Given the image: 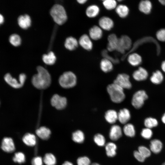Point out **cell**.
Returning <instances> with one entry per match:
<instances>
[{
  "label": "cell",
  "instance_id": "51",
  "mask_svg": "<svg viewBox=\"0 0 165 165\" xmlns=\"http://www.w3.org/2000/svg\"><path fill=\"white\" fill-rule=\"evenodd\" d=\"M3 17L1 14H0V23L1 24L3 23Z\"/></svg>",
  "mask_w": 165,
  "mask_h": 165
},
{
  "label": "cell",
  "instance_id": "23",
  "mask_svg": "<svg viewBox=\"0 0 165 165\" xmlns=\"http://www.w3.org/2000/svg\"><path fill=\"white\" fill-rule=\"evenodd\" d=\"M163 147V144L159 140L154 139L151 140L150 144L151 151L155 154H158L161 151Z\"/></svg>",
  "mask_w": 165,
  "mask_h": 165
},
{
  "label": "cell",
  "instance_id": "5",
  "mask_svg": "<svg viewBox=\"0 0 165 165\" xmlns=\"http://www.w3.org/2000/svg\"><path fill=\"white\" fill-rule=\"evenodd\" d=\"M148 98V95L144 90H138L133 96L131 102L132 105L135 108L140 109L142 107L145 101Z\"/></svg>",
  "mask_w": 165,
  "mask_h": 165
},
{
  "label": "cell",
  "instance_id": "45",
  "mask_svg": "<svg viewBox=\"0 0 165 165\" xmlns=\"http://www.w3.org/2000/svg\"><path fill=\"white\" fill-rule=\"evenodd\" d=\"M134 157L138 161L141 162H143L145 158L138 151H135L134 152Z\"/></svg>",
  "mask_w": 165,
  "mask_h": 165
},
{
  "label": "cell",
  "instance_id": "48",
  "mask_svg": "<svg viewBox=\"0 0 165 165\" xmlns=\"http://www.w3.org/2000/svg\"><path fill=\"white\" fill-rule=\"evenodd\" d=\"M161 68L163 71L165 73V61H163L162 63Z\"/></svg>",
  "mask_w": 165,
  "mask_h": 165
},
{
  "label": "cell",
  "instance_id": "40",
  "mask_svg": "<svg viewBox=\"0 0 165 165\" xmlns=\"http://www.w3.org/2000/svg\"><path fill=\"white\" fill-rule=\"evenodd\" d=\"M138 151L145 158L150 156L151 154L150 150L144 146H139Z\"/></svg>",
  "mask_w": 165,
  "mask_h": 165
},
{
  "label": "cell",
  "instance_id": "19",
  "mask_svg": "<svg viewBox=\"0 0 165 165\" xmlns=\"http://www.w3.org/2000/svg\"><path fill=\"white\" fill-rule=\"evenodd\" d=\"M4 79L5 81L9 85L15 88H19L21 87L24 84L20 82H18L15 78H13L9 73L6 74L4 76Z\"/></svg>",
  "mask_w": 165,
  "mask_h": 165
},
{
  "label": "cell",
  "instance_id": "35",
  "mask_svg": "<svg viewBox=\"0 0 165 165\" xmlns=\"http://www.w3.org/2000/svg\"><path fill=\"white\" fill-rule=\"evenodd\" d=\"M102 2L105 8L108 10L116 9L117 6V2L115 0H105L103 1Z\"/></svg>",
  "mask_w": 165,
  "mask_h": 165
},
{
  "label": "cell",
  "instance_id": "26",
  "mask_svg": "<svg viewBox=\"0 0 165 165\" xmlns=\"http://www.w3.org/2000/svg\"><path fill=\"white\" fill-rule=\"evenodd\" d=\"M100 67L101 70L104 72H110L113 69V63L109 60L103 58L101 61Z\"/></svg>",
  "mask_w": 165,
  "mask_h": 165
},
{
  "label": "cell",
  "instance_id": "8",
  "mask_svg": "<svg viewBox=\"0 0 165 165\" xmlns=\"http://www.w3.org/2000/svg\"><path fill=\"white\" fill-rule=\"evenodd\" d=\"M51 104L53 106L57 109L61 110L66 107L67 104V100L65 97L55 94L51 98Z\"/></svg>",
  "mask_w": 165,
  "mask_h": 165
},
{
  "label": "cell",
  "instance_id": "24",
  "mask_svg": "<svg viewBox=\"0 0 165 165\" xmlns=\"http://www.w3.org/2000/svg\"><path fill=\"white\" fill-rule=\"evenodd\" d=\"M105 117L109 123H114L118 119V113L114 110H109L105 112Z\"/></svg>",
  "mask_w": 165,
  "mask_h": 165
},
{
  "label": "cell",
  "instance_id": "12",
  "mask_svg": "<svg viewBox=\"0 0 165 165\" xmlns=\"http://www.w3.org/2000/svg\"><path fill=\"white\" fill-rule=\"evenodd\" d=\"M148 75L147 70L144 68L141 67L134 71L132 74L133 79L138 81H143L146 80Z\"/></svg>",
  "mask_w": 165,
  "mask_h": 165
},
{
  "label": "cell",
  "instance_id": "43",
  "mask_svg": "<svg viewBox=\"0 0 165 165\" xmlns=\"http://www.w3.org/2000/svg\"><path fill=\"white\" fill-rule=\"evenodd\" d=\"M78 165H90L91 161L90 159L86 156L80 157L77 160Z\"/></svg>",
  "mask_w": 165,
  "mask_h": 165
},
{
  "label": "cell",
  "instance_id": "39",
  "mask_svg": "<svg viewBox=\"0 0 165 165\" xmlns=\"http://www.w3.org/2000/svg\"><path fill=\"white\" fill-rule=\"evenodd\" d=\"M152 134V131L151 129L146 127L143 129L141 133V136L146 139L151 138Z\"/></svg>",
  "mask_w": 165,
  "mask_h": 165
},
{
  "label": "cell",
  "instance_id": "27",
  "mask_svg": "<svg viewBox=\"0 0 165 165\" xmlns=\"http://www.w3.org/2000/svg\"><path fill=\"white\" fill-rule=\"evenodd\" d=\"M115 11L119 17L125 18L128 15L129 9L127 6L123 4H120L117 5L115 9Z\"/></svg>",
  "mask_w": 165,
  "mask_h": 165
},
{
  "label": "cell",
  "instance_id": "52",
  "mask_svg": "<svg viewBox=\"0 0 165 165\" xmlns=\"http://www.w3.org/2000/svg\"><path fill=\"white\" fill-rule=\"evenodd\" d=\"M159 2L162 5H165V0H160Z\"/></svg>",
  "mask_w": 165,
  "mask_h": 165
},
{
  "label": "cell",
  "instance_id": "34",
  "mask_svg": "<svg viewBox=\"0 0 165 165\" xmlns=\"http://www.w3.org/2000/svg\"><path fill=\"white\" fill-rule=\"evenodd\" d=\"M144 124L146 127L151 129L156 127L158 124V122L156 119L152 117H148L145 119Z\"/></svg>",
  "mask_w": 165,
  "mask_h": 165
},
{
  "label": "cell",
  "instance_id": "41",
  "mask_svg": "<svg viewBox=\"0 0 165 165\" xmlns=\"http://www.w3.org/2000/svg\"><path fill=\"white\" fill-rule=\"evenodd\" d=\"M107 50H103L101 52V54L104 58H106L110 61L113 64H117L119 62V60L117 58H115L109 55Z\"/></svg>",
  "mask_w": 165,
  "mask_h": 165
},
{
  "label": "cell",
  "instance_id": "3",
  "mask_svg": "<svg viewBox=\"0 0 165 165\" xmlns=\"http://www.w3.org/2000/svg\"><path fill=\"white\" fill-rule=\"evenodd\" d=\"M50 13L54 21L58 24H63L67 20L65 9L60 4H57L53 5L50 10Z\"/></svg>",
  "mask_w": 165,
  "mask_h": 165
},
{
  "label": "cell",
  "instance_id": "11",
  "mask_svg": "<svg viewBox=\"0 0 165 165\" xmlns=\"http://www.w3.org/2000/svg\"><path fill=\"white\" fill-rule=\"evenodd\" d=\"M108 42L107 47V50L108 51L112 52L116 50L117 49L119 38L114 33L110 34L108 37Z\"/></svg>",
  "mask_w": 165,
  "mask_h": 165
},
{
  "label": "cell",
  "instance_id": "9",
  "mask_svg": "<svg viewBox=\"0 0 165 165\" xmlns=\"http://www.w3.org/2000/svg\"><path fill=\"white\" fill-rule=\"evenodd\" d=\"M79 45L84 49L91 51L93 48V44L92 39L87 34L81 35L78 40Z\"/></svg>",
  "mask_w": 165,
  "mask_h": 165
},
{
  "label": "cell",
  "instance_id": "33",
  "mask_svg": "<svg viewBox=\"0 0 165 165\" xmlns=\"http://www.w3.org/2000/svg\"><path fill=\"white\" fill-rule=\"evenodd\" d=\"M72 139L75 142L78 143H82L85 140V135L81 130H78L74 132L72 134Z\"/></svg>",
  "mask_w": 165,
  "mask_h": 165
},
{
  "label": "cell",
  "instance_id": "32",
  "mask_svg": "<svg viewBox=\"0 0 165 165\" xmlns=\"http://www.w3.org/2000/svg\"><path fill=\"white\" fill-rule=\"evenodd\" d=\"M42 59L45 64L52 65L54 63L56 57L53 52L50 51L47 54H44L42 55Z\"/></svg>",
  "mask_w": 165,
  "mask_h": 165
},
{
  "label": "cell",
  "instance_id": "1",
  "mask_svg": "<svg viewBox=\"0 0 165 165\" xmlns=\"http://www.w3.org/2000/svg\"><path fill=\"white\" fill-rule=\"evenodd\" d=\"M38 73L34 75L32 78L33 85L38 89H45L50 86L51 77L48 71L41 66L37 67Z\"/></svg>",
  "mask_w": 165,
  "mask_h": 165
},
{
  "label": "cell",
  "instance_id": "29",
  "mask_svg": "<svg viewBox=\"0 0 165 165\" xmlns=\"http://www.w3.org/2000/svg\"><path fill=\"white\" fill-rule=\"evenodd\" d=\"M105 149L107 155L109 157H113L116 155L117 146L112 142H109L105 145Z\"/></svg>",
  "mask_w": 165,
  "mask_h": 165
},
{
  "label": "cell",
  "instance_id": "44",
  "mask_svg": "<svg viewBox=\"0 0 165 165\" xmlns=\"http://www.w3.org/2000/svg\"><path fill=\"white\" fill-rule=\"evenodd\" d=\"M156 36L159 41L165 42V28H162L158 31L156 34Z\"/></svg>",
  "mask_w": 165,
  "mask_h": 165
},
{
  "label": "cell",
  "instance_id": "31",
  "mask_svg": "<svg viewBox=\"0 0 165 165\" xmlns=\"http://www.w3.org/2000/svg\"><path fill=\"white\" fill-rule=\"evenodd\" d=\"M123 131L127 136L133 137L135 134V130L134 125L130 123H127L124 126Z\"/></svg>",
  "mask_w": 165,
  "mask_h": 165
},
{
  "label": "cell",
  "instance_id": "16",
  "mask_svg": "<svg viewBox=\"0 0 165 165\" xmlns=\"http://www.w3.org/2000/svg\"><path fill=\"white\" fill-rule=\"evenodd\" d=\"M118 120L122 124H126L131 118L129 110L127 108L120 109L118 113Z\"/></svg>",
  "mask_w": 165,
  "mask_h": 165
},
{
  "label": "cell",
  "instance_id": "46",
  "mask_svg": "<svg viewBox=\"0 0 165 165\" xmlns=\"http://www.w3.org/2000/svg\"><path fill=\"white\" fill-rule=\"evenodd\" d=\"M32 165H42V160L41 157L37 156L33 159L31 161Z\"/></svg>",
  "mask_w": 165,
  "mask_h": 165
},
{
  "label": "cell",
  "instance_id": "20",
  "mask_svg": "<svg viewBox=\"0 0 165 165\" xmlns=\"http://www.w3.org/2000/svg\"><path fill=\"white\" fill-rule=\"evenodd\" d=\"M17 21L19 26L24 29L27 28L31 24L30 17L27 14L20 16L18 18Z\"/></svg>",
  "mask_w": 165,
  "mask_h": 165
},
{
  "label": "cell",
  "instance_id": "42",
  "mask_svg": "<svg viewBox=\"0 0 165 165\" xmlns=\"http://www.w3.org/2000/svg\"><path fill=\"white\" fill-rule=\"evenodd\" d=\"M13 160L15 162L20 163H24L25 160L24 155L21 152L16 153L13 158Z\"/></svg>",
  "mask_w": 165,
  "mask_h": 165
},
{
  "label": "cell",
  "instance_id": "28",
  "mask_svg": "<svg viewBox=\"0 0 165 165\" xmlns=\"http://www.w3.org/2000/svg\"><path fill=\"white\" fill-rule=\"evenodd\" d=\"M36 133L42 139L47 140L50 136L51 131L49 128L45 127H42L36 130Z\"/></svg>",
  "mask_w": 165,
  "mask_h": 165
},
{
  "label": "cell",
  "instance_id": "37",
  "mask_svg": "<svg viewBox=\"0 0 165 165\" xmlns=\"http://www.w3.org/2000/svg\"><path fill=\"white\" fill-rule=\"evenodd\" d=\"M94 140L95 143L98 146H103L105 145V138L103 135L100 134H95L94 138Z\"/></svg>",
  "mask_w": 165,
  "mask_h": 165
},
{
  "label": "cell",
  "instance_id": "2",
  "mask_svg": "<svg viewBox=\"0 0 165 165\" xmlns=\"http://www.w3.org/2000/svg\"><path fill=\"white\" fill-rule=\"evenodd\" d=\"M107 91L112 101L114 103H119L125 99V95L124 89L118 85L113 83L108 85Z\"/></svg>",
  "mask_w": 165,
  "mask_h": 165
},
{
  "label": "cell",
  "instance_id": "18",
  "mask_svg": "<svg viewBox=\"0 0 165 165\" xmlns=\"http://www.w3.org/2000/svg\"><path fill=\"white\" fill-rule=\"evenodd\" d=\"M100 12L99 7L95 4H92L88 6L85 11L86 16L90 18L96 17L98 15Z\"/></svg>",
  "mask_w": 165,
  "mask_h": 165
},
{
  "label": "cell",
  "instance_id": "47",
  "mask_svg": "<svg viewBox=\"0 0 165 165\" xmlns=\"http://www.w3.org/2000/svg\"><path fill=\"white\" fill-rule=\"evenodd\" d=\"M87 1V0H77V2L81 5H83L85 4Z\"/></svg>",
  "mask_w": 165,
  "mask_h": 165
},
{
  "label": "cell",
  "instance_id": "14",
  "mask_svg": "<svg viewBox=\"0 0 165 165\" xmlns=\"http://www.w3.org/2000/svg\"><path fill=\"white\" fill-rule=\"evenodd\" d=\"M1 148L6 152H13L15 148L12 139L9 137L4 138L2 141Z\"/></svg>",
  "mask_w": 165,
  "mask_h": 165
},
{
  "label": "cell",
  "instance_id": "25",
  "mask_svg": "<svg viewBox=\"0 0 165 165\" xmlns=\"http://www.w3.org/2000/svg\"><path fill=\"white\" fill-rule=\"evenodd\" d=\"M150 79L152 83L155 85H159L163 81L164 76L162 72L160 70H157L152 73Z\"/></svg>",
  "mask_w": 165,
  "mask_h": 165
},
{
  "label": "cell",
  "instance_id": "38",
  "mask_svg": "<svg viewBox=\"0 0 165 165\" xmlns=\"http://www.w3.org/2000/svg\"><path fill=\"white\" fill-rule=\"evenodd\" d=\"M9 40L10 43L15 46L19 45L21 42V39L20 36L16 34L11 35L9 37Z\"/></svg>",
  "mask_w": 165,
  "mask_h": 165
},
{
  "label": "cell",
  "instance_id": "53",
  "mask_svg": "<svg viewBox=\"0 0 165 165\" xmlns=\"http://www.w3.org/2000/svg\"><path fill=\"white\" fill-rule=\"evenodd\" d=\"M90 165H100L97 163H93L91 164Z\"/></svg>",
  "mask_w": 165,
  "mask_h": 165
},
{
  "label": "cell",
  "instance_id": "15",
  "mask_svg": "<svg viewBox=\"0 0 165 165\" xmlns=\"http://www.w3.org/2000/svg\"><path fill=\"white\" fill-rule=\"evenodd\" d=\"M122 130L120 126L117 125H112L110 129L109 137L114 141L119 139L122 136Z\"/></svg>",
  "mask_w": 165,
  "mask_h": 165
},
{
  "label": "cell",
  "instance_id": "17",
  "mask_svg": "<svg viewBox=\"0 0 165 165\" xmlns=\"http://www.w3.org/2000/svg\"><path fill=\"white\" fill-rule=\"evenodd\" d=\"M79 45L78 40L72 36L67 37L65 41L64 45L66 49L70 51L76 49Z\"/></svg>",
  "mask_w": 165,
  "mask_h": 165
},
{
  "label": "cell",
  "instance_id": "6",
  "mask_svg": "<svg viewBox=\"0 0 165 165\" xmlns=\"http://www.w3.org/2000/svg\"><path fill=\"white\" fill-rule=\"evenodd\" d=\"M113 83L118 85L123 89H130L132 86L129 75L125 73L118 74Z\"/></svg>",
  "mask_w": 165,
  "mask_h": 165
},
{
  "label": "cell",
  "instance_id": "30",
  "mask_svg": "<svg viewBox=\"0 0 165 165\" xmlns=\"http://www.w3.org/2000/svg\"><path fill=\"white\" fill-rule=\"evenodd\" d=\"M22 140L26 145L29 146H34L36 143L35 135L29 133H26L24 135L23 137Z\"/></svg>",
  "mask_w": 165,
  "mask_h": 165
},
{
  "label": "cell",
  "instance_id": "4",
  "mask_svg": "<svg viewBox=\"0 0 165 165\" xmlns=\"http://www.w3.org/2000/svg\"><path fill=\"white\" fill-rule=\"evenodd\" d=\"M59 82L60 86L64 88L74 87L77 83V77L75 74L71 71L64 72L60 77Z\"/></svg>",
  "mask_w": 165,
  "mask_h": 165
},
{
  "label": "cell",
  "instance_id": "13",
  "mask_svg": "<svg viewBox=\"0 0 165 165\" xmlns=\"http://www.w3.org/2000/svg\"><path fill=\"white\" fill-rule=\"evenodd\" d=\"M103 35L102 29L99 26L94 25L89 29V35L92 40L95 41L100 40Z\"/></svg>",
  "mask_w": 165,
  "mask_h": 165
},
{
  "label": "cell",
  "instance_id": "7",
  "mask_svg": "<svg viewBox=\"0 0 165 165\" xmlns=\"http://www.w3.org/2000/svg\"><path fill=\"white\" fill-rule=\"evenodd\" d=\"M131 41L130 38L126 35L119 38L118 46L116 51L123 53L126 50H129L131 46Z\"/></svg>",
  "mask_w": 165,
  "mask_h": 165
},
{
  "label": "cell",
  "instance_id": "49",
  "mask_svg": "<svg viewBox=\"0 0 165 165\" xmlns=\"http://www.w3.org/2000/svg\"><path fill=\"white\" fill-rule=\"evenodd\" d=\"M62 165H73L72 163L69 161H66Z\"/></svg>",
  "mask_w": 165,
  "mask_h": 165
},
{
  "label": "cell",
  "instance_id": "50",
  "mask_svg": "<svg viewBox=\"0 0 165 165\" xmlns=\"http://www.w3.org/2000/svg\"><path fill=\"white\" fill-rule=\"evenodd\" d=\"M161 121L162 122L165 124V112L163 115L161 117Z\"/></svg>",
  "mask_w": 165,
  "mask_h": 165
},
{
  "label": "cell",
  "instance_id": "21",
  "mask_svg": "<svg viewBox=\"0 0 165 165\" xmlns=\"http://www.w3.org/2000/svg\"><path fill=\"white\" fill-rule=\"evenodd\" d=\"M127 60L131 65L134 67L140 65L142 61L141 57L136 53H132L129 55L128 57Z\"/></svg>",
  "mask_w": 165,
  "mask_h": 165
},
{
  "label": "cell",
  "instance_id": "54",
  "mask_svg": "<svg viewBox=\"0 0 165 165\" xmlns=\"http://www.w3.org/2000/svg\"><path fill=\"white\" fill-rule=\"evenodd\" d=\"M162 165H165V162L163 163Z\"/></svg>",
  "mask_w": 165,
  "mask_h": 165
},
{
  "label": "cell",
  "instance_id": "22",
  "mask_svg": "<svg viewBox=\"0 0 165 165\" xmlns=\"http://www.w3.org/2000/svg\"><path fill=\"white\" fill-rule=\"evenodd\" d=\"M139 10L142 13L148 14L151 11L152 5L151 2L147 0L141 1L139 5Z\"/></svg>",
  "mask_w": 165,
  "mask_h": 165
},
{
  "label": "cell",
  "instance_id": "10",
  "mask_svg": "<svg viewBox=\"0 0 165 165\" xmlns=\"http://www.w3.org/2000/svg\"><path fill=\"white\" fill-rule=\"evenodd\" d=\"M99 26L102 29L106 31L112 30L114 26V22L111 18L104 16H102L99 20Z\"/></svg>",
  "mask_w": 165,
  "mask_h": 165
},
{
  "label": "cell",
  "instance_id": "36",
  "mask_svg": "<svg viewBox=\"0 0 165 165\" xmlns=\"http://www.w3.org/2000/svg\"><path fill=\"white\" fill-rule=\"evenodd\" d=\"M43 161L46 165H55L56 163V159L52 154L47 153L44 157Z\"/></svg>",
  "mask_w": 165,
  "mask_h": 165
}]
</instances>
